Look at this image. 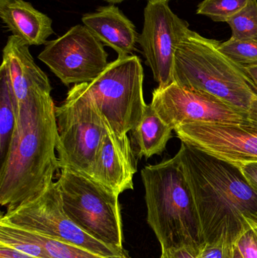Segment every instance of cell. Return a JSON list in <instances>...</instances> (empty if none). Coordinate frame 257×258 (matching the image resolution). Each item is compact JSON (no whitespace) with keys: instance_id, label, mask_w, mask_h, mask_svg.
Segmentation results:
<instances>
[{"instance_id":"1","label":"cell","mask_w":257,"mask_h":258,"mask_svg":"<svg viewBox=\"0 0 257 258\" xmlns=\"http://www.w3.org/2000/svg\"><path fill=\"white\" fill-rule=\"evenodd\" d=\"M51 92L33 89L18 104L16 126L0 168V204L7 212L42 195L61 170Z\"/></svg>"},{"instance_id":"2","label":"cell","mask_w":257,"mask_h":258,"mask_svg":"<svg viewBox=\"0 0 257 258\" xmlns=\"http://www.w3.org/2000/svg\"><path fill=\"white\" fill-rule=\"evenodd\" d=\"M178 153L205 243L235 245L245 232L257 227V189L236 165L184 142Z\"/></svg>"},{"instance_id":"3","label":"cell","mask_w":257,"mask_h":258,"mask_svg":"<svg viewBox=\"0 0 257 258\" xmlns=\"http://www.w3.org/2000/svg\"><path fill=\"white\" fill-rule=\"evenodd\" d=\"M147 222L161 251L205 245L196 202L183 168L181 156L141 170Z\"/></svg>"},{"instance_id":"4","label":"cell","mask_w":257,"mask_h":258,"mask_svg":"<svg viewBox=\"0 0 257 258\" xmlns=\"http://www.w3.org/2000/svg\"><path fill=\"white\" fill-rule=\"evenodd\" d=\"M220 41L188 29L177 45L174 82L220 98L247 115L257 90L244 66L220 51Z\"/></svg>"},{"instance_id":"5","label":"cell","mask_w":257,"mask_h":258,"mask_svg":"<svg viewBox=\"0 0 257 258\" xmlns=\"http://www.w3.org/2000/svg\"><path fill=\"white\" fill-rule=\"evenodd\" d=\"M58 131L56 151L60 168L92 178L97 153L105 135V121L88 83L72 86L58 107L55 106Z\"/></svg>"},{"instance_id":"6","label":"cell","mask_w":257,"mask_h":258,"mask_svg":"<svg viewBox=\"0 0 257 258\" xmlns=\"http://www.w3.org/2000/svg\"><path fill=\"white\" fill-rule=\"evenodd\" d=\"M64 212L84 233L119 252L123 248L119 195L94 179L66 168L57 179Z\"/></svg>"},{"instance_id":"7","label":"cell","mask_w":257,"mask_h":258,"mask_svg":"<svg viewBox=\"0 0 257 258\" xmlns=\"http://www.w3.org/2000/svg\"><path fill=\"white\" fill-rule=\"evenodd\" d=\"M143 68L138 56L118 57L92 83L94 101L112 130L128 135L143 118L147 104L143 97Z\"/></svg>"},{"instance_id":"8","label":"cell","mask_w":257,"mask_h":258,"mask_svg":"<svg viewBox=\"0 0 257 258\" xmlns=\"http://www.w3.org/2000/svg\"><path fill=\"white\" fill-rule=\"evenodd\" d=\"M0 223L75 245L101 257L129 258L127 252L104 245L74 224L64 212L57 182L37 198L6 212Z\"/></svg>"},{"instance_id":"9","label":"cell","mask_w":257,"mask_h":258,"mask_svg":"<svg viewBox=\"0 0 257 258\" xmlns=\"http://www.w3.org/2000/svg\"><path fill=\"white\" fill-rule=\"evenodd\" d=\"M38 58L66 86L92 83L109 64L104 44L80 24L48 41Z\"/></svg>"},{"instance_id":"10","label":"cell","mask_w":257,"mask_h":258,"mask_svg":"<svg viewBox=\"0 0 257 258\" xmlns=\"http://www.w3.org/2000/svg\"><path fill=\"white\" fill-rule=\"evenodd\" d=\"M161 119L175 130L188 123L247 124V115L220 98L173 82L152 92L151 102Z\"/></svg>"},{"instance_id":"11","label":"cell","mask_w":257,"mask_h":258,"mask_svg":"<svg viewBox=\"0 0 257 258\" xmlns=\"http://www.w3.org/2000/svg\"><path fill=\"white\" fill-rule=\"evenodd\" d=\"M188 29L190 24L172 10L169 0H148L138 43L158 87L173 83L175 50Z\"/></svg>"},{"instance_id":"12","label":"cell","mask_w":257,"mask_h":258,"mask_svg":"<svg viewBox=\"0 0 257 258\" xmlns=\"http://www.w3.org/2000/svg\"><path fill=\"white\" fill-rule=\"evenodd\" d=\"M174 131L181 142L236 166L257 162V128L250 124L188 123Z\"/></svg>"},{"instance_id":"13","label":"cell","mask_w":257,"mask_h":258,"mask_svg":"<svg viewBox=\"0 0 257 258\" xmlns=\"http://www.w3.org/2000/svg\"><path fill=\"white\" fill-rule=\"evenodd\" d=\"M104 119L107 131L97 153L92 179L119 196L134 189L138 159L128 135H116Z\"/></svg>"},{"instance_id":"14","label":"cell","mask_w":257,"mask_h":258,"mask_svg":"<svg viewBox=\"0 0 257 258\" xmlns=\"http://www.w3.org/2000/svg\"><path fill=\"white\" fill-rule=\"evenodd\" d=\"M29 47L22 39L12 35L3 51L0 68L7 75L18 105L33 89L52 91L49 79L36 64Z\"/></svg>"},{"instance_id":"15","label":"cell","mask_w":257,"mask_h":258,"mask_svg":"<svg viewBox=\"0 0 257 258\" xmlns=\"http://www.w3.org/2000/svg\"><path fill=\"white\" fill-rule=\"evenodd\" d=\"M84 25L118 57L131 55L135 51L139 35L134 24L114 5L101 6L81 18Z\"/></svg>"},{"instance_id":"16","label":"cell","mask_w":257,"mask_h":258,"mask_svg":"<svg viewBox=\"0 0 257 258\" xmlns=\"http://www.w3.org/2000/svg\"><path fill=\"white\" fill-rule=\"evenodd\" d=\"M0 243L38 258H107L37 233L0 224Z\"/></svg>"},{"instance_id":"17","label":"cell","mask_w":257,"mask_h":258,"mask_svg":"<svg viewBox=\"0 0 257 258\" xmlns=\"http://www.w3.org/2000/svg\"><path fill=\"white\" fill-rule=\"evenodd\" d=\"M0 18L12 35L30 46L45 45L54 33L52 20L24 0H14L0 7Z\"/></svg>"},{"instance_id":"18","label":"cell","mask_w":257,"mask_h":258,"mask_svg":"<svg viewBox=\"0 0 257 258\" xmlns=\"http://www.w3.org/2000/svg\"><path fill=\"white\" fill-rule=\"evenodd\" d=\"M172 131L158 116L151 103L147 104L142 120L130 132L131 146L138 160L161 155L172 138Z\"/></svg>"},{"instance_id":"19","label":"cell","mask_w":257,"mask_h":258,"mask_svg":"<svg viewBox=\"0 0 257 258\" xmlns=\"http://www.w3.org/2000/svg\"><path fill=\"white\" fill-rule=\"evenodd\" d=\"M18 105L9 79L0 68V159L4 160L16 126Z\"/></svg>"},{"instance_id":"20","label":"cell","mask_w":257,"mask_h":258,"mask_svg":"<svg viewBox=\"0 0 257 258\" xmlns=\"http://www.w3.org/2000/svg\"><path fill=\"white\" fill-rule=\"evenodd\" d=\"M232 30L230 39H257V0H250L238 13L227 21Z\"/></svg>"},{"instance_id":"21","label":"cell","mask_w":257,"mask_h":258,"mask_svg":"<svg viewBox=\"0 0 257 258\" xmlns=\"http://www.w3.org/2000/svg\"><path fill=\"white\" fill-rule=\"evenodd\" d=\"M250 0H203L198 5L197 15L215 22H226L240 12Z\"/></svg>"},{"instance_id":"22","label":"cell","mask_w":257,"mask_h":258,"mask_svg":"<svg viewBox=\"0 0 257 258\" xmlns=\"http://www.w3.org/2000/svg\"><path fill=\"white\" fill-rule=\"evenodd\" d=\"M219 48L231 60L241 66L257 65V39H229L220 42Z\"/></svg>"},{"instance_id":"23","label":"cell","mask_w":257,"mask_h":258,"mask_svg":"<svg viewBox=\"0 0 257 258\" xmlns=\"http://www.w3.org/2000/svg\"><path fill=\"white\" fill-rule=\"evenodd\" d=\"M235 245L227 242L205 243L199 253L200 258H233Z\"/></svg>"},{"instance_id":"24","label":"cell","mask_w":257,"mask_h":258,"mask_svg":"<svg viewBox=\"0 0 257 258\" xmlns=\"http://www.w3.org/2000/svg\"><path fill=\"white\" fill-rule=\"evenodd\" d=\"M235 245L244 258H257V227L245 232Z\"/></svg>"},{"instance_id":"25","label":"cell","mask_w":257,"mask_h":258,"mask_svg":"<svg viewBox=\"0 0 257 258\" xmlns=\"http://www.w3.org/2000/svg\"><path fill=\"white\" fill-rule=\"evenodd\" d=\"M199 250L192 248H173L161 251L160 258H200Z\"/></svg>"},{"instance_id":"26","label":"cell","mask_w":257,"mask_h":258,"mask_svg":"<svg viewBox=\"0 0 257 258\" xmlns=\"http://www.w3.org/2000/svg\"><path fill=\"white\" fill-rule=\"evenodd\" d=\"M239 168L249 183L257 189V162L241 165Z\"/></svg>"},{"instance_id":"27","label":"cell","mask_w":257,"mask_h":258,"mask_svg":"<svg viewBox=\"0 0 257 258\" xmlns=\"http://www.w3.org/2000/svg\"><path fill=\"white\" fill-rule=\"evenodd\" d=\"M0 258H38L0 244Z\"/></svg>"},{"instance_id":"28","label":"cell","mask_w":257,"mask_h":258,"mask_svg":"<svg viewBox=\"0 0 257 258\" xmlns=\"http://www.w3.org/2000/svg\"><path fill=\"white\" fill-rule=\"evenodd\" d=\"M244 68L257 90V65H252V66H247Z\"/></svg>"},{"instance_id":"29","label":"cell","mask_w":257,"mask_h":258,"mask_svg":"<svg viewBox=\"0 0 257 258\" xmlns=\"http://www.w3.org/2000/svg\"><path fill=\"white\" fill-rule=\"evenodd\" d=\"M233 258H244L241 253L240 252L236 245H235V249H234V257Z\"/></svg>"},{"instance_id":"30","label":"cell","mask_w":257,"mask_h":258,"mask_svg":"<svg viewBox=\"0 0 257 258\" xmlns=\"http://www.w3.org/2000/svg\"><path fill=\"white\" fill-rule=\"evenodd\" d=\"M14 0H0V7L4 6L5 5L9 4V3H12Z\"/></svg>"},{"instance_id":"31","label":"cell","mask_w":257,"mask_h":258,"mask_svg":"<svg viewBox=\"0 0 257 258\" xmlns=\"http://www.w3.org/2000/svg\"><path fill=\"white\" fill-rule=\"evenodd\" d=\"M104 1L108 2L110 3H122V2L125 1V0H104Z\"/></svg>"}]
</instances>
